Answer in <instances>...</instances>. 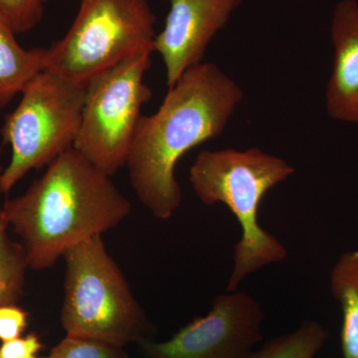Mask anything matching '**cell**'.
Listing matches in <instances>:
<instances>
[{
    "instance_id": "14",
    "label": "cell",
    "mask_w": 358,
    "mask_h": 358,
    "mask_svg": "<svg viewBox=\"0 0 358 358\" xmlns=\"http://www.w3.org/2000/svg\"><path fill=\"white\" fill-rule=\"evenodd\" d=\"M341 305V345L343 358H358V292L343 286H331Z\"/></svg>"
},
{
    "instance_id": "11",
    "label": "cell",
    "mask_w": 358,
    "mask_h": 358,
    "mask_svg": "<svg viewBox=\"0 0 358 358\" xmlns=\"http://www.w3.org/2000/svg\"><path fill=\"white\" fill-rule=\"evenodd\" d=\"M15 35L0 17V109L8 106L37 75L46 70V49H24Z\"/></svg>"
},
{
    "instance_id": "6",
    "label": "cell",
    "mask_w": 358,
    "mask_h": 358,
    "mask_svg": "<svg viewBox=\"0 0 358 358\" xmlns=\"http://www.w3.org/2000/svg\"><path fill=\"white\" fill-rule=\"evenodd\" d=\"M21 95L0 131L13 154L0 173L2 194L10 192L32 169L49 166L74 147L81 126L85 88L44 70Z\"/></svg>"
},
{
    "instance_id": "10",
    "label": "cell",
    "mask_w": 358,
    "mask_h": 358,
    "mask_svg": "<svg viewBox=\"0 0 358 358\" xmlns=\"http://www.w3.org/2000/svg\"><path fill=\"white\" fill-rule=\"evenodd\" d=\"M333 69L327 84V115L358 124V1L339 0L331 23Z\"/></svg>"
},
{
    "instance_id": "8",
    "label": "cell",
    "mask_w": 358,
    "mask_h": 358,
    "mask_svg": "<svg viewBox=\"0 0 358 358\" xmlns=\"http://www.w3.org/2000/svg\"><path fill=\"white\" fill-rule=\"evenodd\" d=\"M264 312L251 294H219L210 312L162 343L141 345L147 358H245L262 339Z\"/></svg>"
},
{
    "instance_id": "21",
    "label": "cell",
    "mask_w": 358,
    "mask_h": 358,
    "mask_svg": "<svg viewBox=\"0 0 358 358\" xmlns=\"http://www.w3.org/2000/svg\"><path fill=\"white\" fill-rule=\"evenodd\" d=\"M37 358H38V357H37ZM42 358H49V357H42Z\"/></svg>"
},
{
    "instance_id": "19",
    "label": "cell",
    "mask_w": 358,
    "mask_h": 358,
    "mask_svg": "<svg viewBox=\"0 0 358 358\" xmlns=\"http://www.w3.org/2000/svg\"><path fill=\"white\" fill-rule=\"evenodd\" d=\"M42 343L36 334H31L3 341L0 346V358H37Z\"/></svg>"
},
{
    "instance_id": "20",
    "label": "cell",
    "mask_w": 358,
    "mask_h": 358,
    "mask_svg": "<svg viewBox=\"0 0 358 358\" xmlns=\"http://www.w3.org/2000/svg\"><path fill=\"white\" fill-rule=\"evenodd\" d=\"M1 171H2V167H1V166H0V173H1Z\"/></svg>"
},
{
    "instance_id": "1",
    "label": "cell",
    "mask_w": 358,
    "mask_h": 358,
    "mask_svg": "<svg viewBox=\"0 0 358 358\" xmlns=\"http://www.w3.org/2000/svg\"><path fill=\"white\" fill-rule=\"evenodd\" d=\"M244 96L217 65L202 62L169 88L155 114L141 117L126 166L134 193L155 218L167 220L180 207L178 160L220 136Z\"/></svg>"
},
{
    "instance_id": "7",
    "label": "cell",
    "mask_w": 358,
    "mask_h": 358,
    "mask_svg": "<svg viewBox=\"0 0 358 358\" xmlns=\"http://www.w3.org/2000/svg\"><path fill=\"white\" fill-rule=\"evenodd\" d=\"M152 55L145 52L127 59L85 88L81 126L73 148L109 176L126 166L141 109L152 99L145 83Z\"/></svg>"
},
{
    "instance_id": "9",
    "label": "cell",
    "mask_w": 358,
    "mask_h": 358,
    "mask_svg": "<svg viewBox=\"0 0 358 358\" xmlns=\"http://www.w3.org/2000/svg\"><path fill=\"white\" fill-rule=\"evenodd\" d=\"M245 0H171L155 51L166 66L167 88L203 62L209 44Z\"/></svg>"
},
{
    "instance_id": "12",
    "label": "cell",
    "mask_w": 358,
    "mask_h": 358,
    "mask_svg": "<svg viewBox=\"0 0 358 358\" xmlns=\"http://www.w3.org/2000/svg\"><path fill=\"white\" fill-rule=\"evenodd\" d=\"M327 338L329 333L322 324L305 320L296 331L271 339L245 358H313Z\"/></svg>"
},
{
    "instance_id": "4",
    "label": "cell",
    "mask_w": 358,
    "mask_h": 358,
    "mask_svg": "<svg viewBox=\"0 0 358 358\" xmlns=\"http://www.w3.org/2000/svg\"><path fill=\"white\" fill-rule=\"evenodd\" d=\"M64 258L61 322L66 336L121 348L147 341V315L108 253L102 236L73 247Z\"/></svg>"
},
{
    "instance_id": "2",
    "label": "cell",
    "mask_w": 358,
    "mask_h": 358,
    "mask_svg": "<svg viewBox=\"0 0 358 358\" xmlns=\"http://www.w3.org/2000/svg\"><path fill=\"white\" fill-rule=\"evenodd\" d=\"M2 211L23 240L29 268L42 271L73 247L117 227L131 214V203L110 176L72 148L24 194L7 199Z\"/></svg>"
},
{
    "instance_id": "5",
    "label": "cell",
    "mask_w": 358,
    "mask_h": 358,
    "mask_svg": "<svg viewBox=\"0 0 358 358\" xmlns=\"http://www.w3.org/2000/svg\"><path fill=\"white\" fill-rule=\"evenodd\" d=\"M157 35L148 0H81L65 36L46 49V70L86 88L122 61L154 53Z\"/></svg>"
},
{
    "instance_id": "18",
    "label": "cell",
    "mask_w": 358,
    "mask_h": 358,
    "mask_svg": "<svg viewBox=\"0 0 358 358\" xmlns=\"http://www.w3.org/2000/svg\"><path fill=\"white\" fill-rule=\"evenodd\" d=\"M331 286H343L358 292V249L346 252L336 263L331 274Z\"/></svg>"
},
{
    "instance_id": "16",
    "label": "cell",
    "mask_w": 358,
    "mask_h": 358,
    "mask_svg": "<svg viewBox=\"0 0 358 358\" xmlns=\"http://www.w3.org/2000/svg\"><path fill=\"white\" fill-rule=\"evenodd\" d=\"M121 346L102 341L66 336L53 350L49 358H122Z\"/></svg>"
},
{
    "instance_id": "17",
    "label": "cell",
    "mask_w": 358,
    "mask_h": 358,
    "mask_svg": "<svg viewBox=\"0 0 358 358\" xmlns=\"http://www.w3.org/2000/svg\"><path fill=\"white\" fill-rule=\"evenodd\" d=\"M27 327V313L13 305H0V341H7L21 336Z\"/></svg>"
},
{
    "instance_id": "3",
    "label": "cell",
    "mask_w": 358,
    "mask_h": 358,
    "mask_svg": "<svg viewBox=\"0 0 358 358\" xmlns=\"http://www.w3.org/2000/svg\"><path fill=\"white\" fill-rule=\"evenodd\" d=\"M294 173L286 160L258 148L203 150L193 162L189 182L200 201L225 205L241 226L226 291L236 292L245 278L288 256L279 239L259 224L258 214L265 195Z\"/></svg>"
},
{
    "instance_id": "15",
    "label": "cell",
    "mask_w": 358,
    "mask_h": 358,
    "mask_svg": "<svg viewBox=\"0 0 358 358\" xmlns=\"http://www.w3.org/2000/svg\"><path fill=\"white\" fill-rule=\"evenodd\" d=\"M45 0H0V17L16 34L34 29L43 17Z\"/></svg>"
},
{
    "instance_id": "13",
    "label": "cell",
    "mask_w": 358,
    "mask_h": 358,
    "mask_svg": "<svg viewBox=\"0 0 358 358\" xmlns=\"http://www.w3.org/2000/svg\"><path fill=\"white\" fill-rule=\"evenodd\" d=\"M8 227L0 206V305H13L20 300L29 268L24 246L10 239Z\"/></svg>"
}]
</instances>
